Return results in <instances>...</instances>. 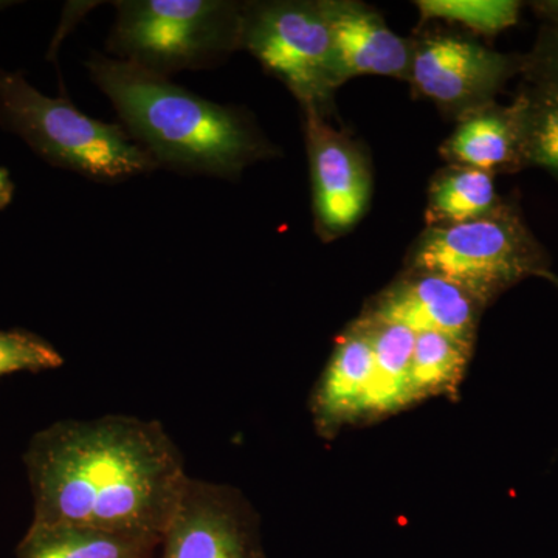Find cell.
<instances>
[{
    "mask_svg": "<svg viewBox=\"0 0 558 558\" xmlns=\"http://www.w3.org/2000/svg\"><path fill=\"white\" fill-rule=\"evenodd\" d=\"M242 49L281 80L304 109H325L340 86L325 2L247 5Z\"/></svg>",
    "mask_w": 558,
    "mask_h": 558,
    "instance_id": "6",
    "label": "cell"
},
{
    "mask_svg": "<svg viewBox=\"0 0 558 558\" xmlns=\"http://www.w3.org/2000/svg\"><path fill=\"white\" fill-rule=\"evenodd\" d=\"M339 84L359 75L410 80L413 44L400 38L376 11L354 2H325Z\"/></svg>",
    "mask_w": 558,
    "mask_h": 558,
    "instance_id": "11",
    "label": "cell"
},
{
    "mask_svg": "<svg viewBox=\"0 0 558 558\" xmlns=\"http://www.w3.org/2000/svg\"><path fill=\"white\" fill-rule=\"evenodd\" d=\"M87 70L124 131L157 167L234 179L271 148L241 110L218 105L128 62L94 54Z\"/></svg>",
    "mask_w": 558,
    "mask_h": 558,
    "instance_id": "2",
    "label": "cell"
},
{
    "mask_svg": "<svg viewBox=\"0 0 558 558\" xmlns=\"http://www.w3.org/2000/svg\"><path fill=\"white\" fill-rule=\"evenodd\" d=\"M373 376V336L362 319L337 343L315 391L312 409L323 432L368 416Z\"/></svg>",
    "mask_w": 558,
    "mask_h": 558,
    "instance_id": "12",
    "label": "cell"
},
{
    "mask_svg": "<svg viewBox=\"0 0 558 558\" xmlns=\"http://www.w3.org/2000/svg\"><path fill=\"white\" fill-rule=\"evenodd\" d=\"M526 167L545 168L558 178V101L526 87L519 95Z\"/></svg>",
    "mask_w": 558,
    "mask_h": 558,
    "instance_id": "18",
    "label": "cell"
},
{
    "mask_svg": "<svg viewBox=\"0 0 558 558\" xmlns=\"http://www.w3.org/2000/svg\"><path fill=\"white\" fill-rule=\"evenodd\" d=\"M0 126L47 163L94 182H124L159 168L120 124L92 119L65 98L47 97L21 73L2 69Z\"/></svg>",
    "mask_w": 558,
    "mask_h": 558,
    "instance_id": "3",
    "label": "cell"
},
{
    "mask_svg": "<svg viewBox=\"0 0 558 558\" xmlns=\"http://www.w3.org/2000/svg\"><path fill=\"white\" fill-rule=\"evenodd\" d=\"M14 196V183L9 171L0 167V209L9 207Z\"/></svg>",
    "mask_w": 558,
    "mask_h": 558,
    "instance_id": "22",
    "label": "cell"
},
{
    "mask_svg": "<svg viewBox=\"0 0 558 558\" xmlns=\"http://www.w3.org/2000/svg\"><path fill=\"white\" fill-rule=\"evenodd\" d=\"M417 5L424 20L457 22L486 35L517 24L521 7L510 0H424Z\"/></svg>",
    "mask_w": 558,
    "mask_h": 558,
    "instance_id": "19",
    "label": "cell"
},
{
    "mask_svg": "<svg viewBox=\"0 0 558 558\" xmlns=\"http://www.w3.org/2000/svg\"><path fill=\"white\" fill-rule=\"evenodd\" d=\"M161 539L80 524L32 523L17 558H153Z\"/></svg>",
    "mask_w": 558,
    "mask_h": 558,
    "instance_id": "14",
    "label": "cell"
},
{
    "mask_svg": "<svg viewBox=\"0 0 558 558\" xmlns=\"http://www.w3.org/2000/svg\"><path fill=\"white\" fill-rule=\"evenodd\" d=\"M542 17L537 44L523 57L521 72L531 81V89L558 101V2L535 3Z\"/></svg>",
    "mask_w": 558,
    "mask_h": 558,
    "instance_id": "20",
    "label": "cell"
},
{
    "mask_svg": "<svg viewBox=\"0 0 558 558\" xmlns=\"http://www.w3.org/2000/svg\"><path fill=\"white\" fill-rule=\"evenodd\" d=\"M473 344L440 332H418L411 363L413 400L457 392L468 369Z\"/></svg>",
    "mask_w": 558,
    "mask_h": 558,
    "instance_id": "17",
    "label": "cell"
},
{
    "mask_svg": "<svg viewBox=\"0 0 558 558\" xmlns=\"http://www.w3.org/2000/svg\"><path fill=\"white\" fill-rule=\"evenodd\" d=\"M304 110L315 220L322 236H339L368 208L371 172L357 146L330 126L323 110Z\"/></svg>",
    "mask_w": 558,
    "mask_h": 558,
    "instance_id": "9",
    "label": "cell"
},
{
    "mask_svg": "<svg viewBox=\"0 0 558 558\" xmlns=\"http://www.w3.org/2000/svg\"><path fill=\"white\" fill-rule=\"evenodd\" d=\"M523 57L497 53L464 36L439 35L413 44L410 81L422 95L461 116L494 102Z\"/></svg>",
    "mask_w": 558,
    "mask_h": 558,
    "instance_id": "7",
    "label": "cell"
},
{
    "mask_svg": "<svg viewBox=\"0 0 558 558\" xmlns=\"http://www.w3.org/2000/svg\"><path fill=\"white\" fill-rule=\"evenodd\" d=\"M481 306L464 289L436 275L411 274L396 282L371 311V322L440 332L473 344Z\"/></svg>",
    "mask_w": 558,
    "mask_h": 558,
    "instance_id": "10",
    "label": "cell"
},
{
    "mask_svg": "<svg viewBox=\"0 0 558 558\" xmlns=\"http://www.w3.org/2000/svg\"><path fill=\"white\" fill-rule=\"evenodd\" d=\"M502 205L494 174L454 165L433 180L427 220L429 227L458 226L487 218Z\"/></svg>",
    "mask_w": 558,
    "mask_h": 558,
    "instance_id": "16",
    "label": "cell"
},
{
    "mask_svg": "<svg viewBox=\"0 0 558 558\" xmlns=\"http://www.w3.org/2000/svg\"><path fill=\"white\" fill-rule=\"evenodd\" d=\"M62 355L49 341L27 330H0V377L20 371L61 368Z\"/></svg>",
    "mask_w": 558,
    "mask_h": 558,
    "instance_id": "21",
    "label": "cell"
},
{
    "mask_svg": "<svg viewBox=\"0 0 558 558\" xmlns=\"http://www.w3.org/2000/svg\"><path fill=\"white\" fill-rule=\"evenodd\" d=\"M33 523L163 537L190 476L161 424L131 416L61 421L25 453Z\"/></svg>",
    "mask_w": 558,
    "mask_h": 558,
    "instance_id": "1",
    "label": "cell"
},
{
    "mask_svg": "<svg viewBox=\"0 0 558 558\" xmlns=\"http://www.w3.org/2000/svg\"><path fill=\"white\" fill-rule=\"evenodd\" d=\"M374 347V376L368 416H381L413 403L411 363L416 332L405 326L371 322Z\"/></svg>",
    "mask_w": 558,
    "mask_h": 558,
    "instance_id": "15",
    "label": "cell"
},
{
    "mask_svg": "<svg viewBox=\"0 0 558 558\" xmlns=\"http://www.w3.org/2000/svg\"><path fill=\"white\" fill-rule=\"evenodd\" d=\"M543 278L548 279V281L553 282V284H556L558 288V277L557 275H554L553 271H548V274L543 275Z\"/></svg>",
    "mask_w": 558,
    "mask_h": 558,
    "instance_id": "23",
    "label": "cell"
},
{
    "mask_svg": "<svg viewBox=\"0 0 558 558\" xmlns=\"http://www.w3.org/2000/svg\"><path fill=\"white\" fill-rule=\"evenodd\" d=\"M106 49L110 58L170 78L219 65L242 49L245 9L227 0H123Z\"/></svg>",
    "mask_w": 558,
    "mask_h": 558,
    "instance_id": "4",
    "label": "cell"
},
{
    "mask_svg": "<svg viewBox=\"0 0 558 558\" xmlns=\"http://www.w3.org/2000/svg\"><path fill=\"white\" fill-rule=\"evenodd\" d=\"M548 271L545 250L509 204L487 218L429 227L411 256V274L449 279L481 307L517 282Z\"/></svg>",
    "mask_w": 558,
    "mask_h": 558,
    "instance_id": "5",
    "label": "cell"
},
{
    "mask_svg": "<svg viewBox=\"0 0 558 558\" xmlns=\"http://www.w3.org/2000/svg\"><path fill=\"white\" fill-rule=\"evenodd\" d=\"M161 558H259L247 508L231 488L190 478L161 537Z\"/></svg>",
    "mask_w": 558,
    "mask_h": 558,
    "instance_id": "8",
    "label": "cell"
},
{
    "mask_svg": "<svg viewBox=\"0 0 558 558\" xmlns=\"http://www.w3.org/2000/svg\"><path fill=\"white\" fill-rule=\"evenodd\" d=\"M442 153L459 167L476 168L490 174L526 167L519 98L510 106L488 102L461 116L457 130L444 143Z\"/></svg>",
    "mask_w": 558,
    "mask_h": 558,
    "instance_id": "13",
    "label": "cell"
}]
</instances>
